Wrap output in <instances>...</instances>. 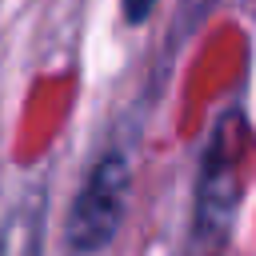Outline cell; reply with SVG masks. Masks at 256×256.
<instances>
[{
  "label": "cell",
  "instance_id": "1",
  "mask_svg": "<svg viewBox=\"0 0 256 256\" xmlns=\"http://www.w3.org/2000/svg\"><path fill=\"white\" fill-rule=\"evenodd\" d=\"M128 160L120 152H108L92 164V172L84 176L72 212H68V248L80 256H92L100 248L112 244V236L120 232L124 208H128Z\"/></svg>",
  "mask_w": 256,
  "mask_h": 256
},
{
  "label": "cell",
  "instance_id": "2",
  "mask_svg": "<svg viewBox=\"0 0 256 256\" xmlns=\"http://www.w3.org/2000/svg\"><path fill=\"white\" fill-rule=\"evenodd\" d=\"M44 244V200L28 196L0 224V256H40Z\"/></svg>",
  "mask_w": 256,
  "mask_h": 256
},
{
  "label": "cell",
  "instance_id": "3",
  "mask_svg": "<svg viewBox=\"0 0 256 256\" xmlns=\"http://www.w3.org/2000/svg\"><path fill=\"white\" fill-rule=\"evenodd\" d=\"M156 8V0H124V16L132 20V24H140V20H148V12Z\"/></svg>",
  "mask_w": 256,
  "mask_h": 256
}]
</instances>
